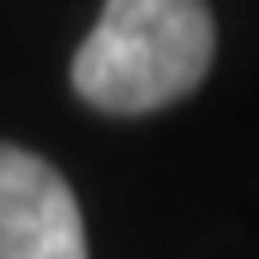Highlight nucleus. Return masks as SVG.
<instances>
[{
    "label": "nucleus",
    "mask_w": 259,
    "mask_h": 259,
    "mask_svg": "<svg viewBox=\"0 0 259 259\" xmlns=\"http://www.w3.org/2000/svg\"><path fill=\"white\" fill-rule=\"evenodd\" d=\"M216 24L206 0H106L72 58V87L106 115L173 106L206 77Z\"/></svg>",
    "instance_id": "f257e3e1"
},
{
    "label": "nucleus",
    "mask_w": 259,
    "mask_h": 259,
    "mask_svg": "<svg viewBox=\"0 0 259 259\" xmlns=\"http://www.w3.org/2000/svg\"><path fill=\"white\" fill-rule=\"evenodd\" d=\"M0 259H87V226L67 178L0 144Z\"/></svg>",
    "instance_id": "f03ea898"
}]
</instances>
